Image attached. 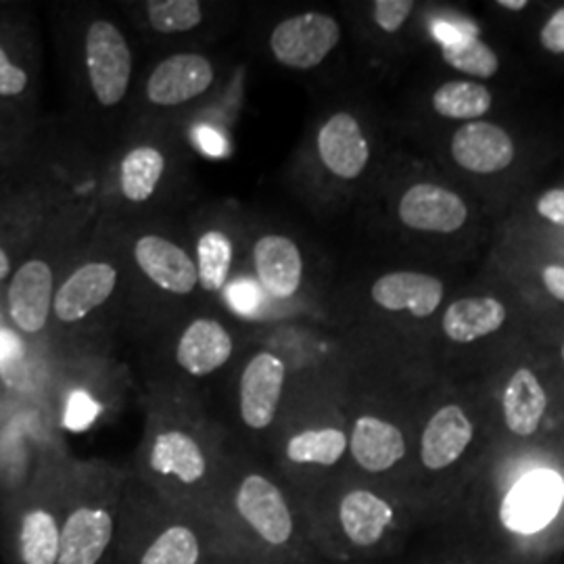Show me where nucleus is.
Returning <instances> with one entry per match:
<instances>
[{
  "mask_svg": "<svg viewBox=\"0 0 564 564\" xmlns=\"http://www.w3.org/2000/svg\"><path fill=\"white\" fill-rule=\"evenodd\" d=\"M253 265L263 289L279 300L293 297L303 281V258L297 242L284 235H263L253 245Z\"/></svg>",
  "mask_w": 564,
  "mask_h": 564,
  "instance_id": "17",
  "label": "nucleus"
},
{
  "mask_svg": "<svg viewBox=\"0 0 564 564\" xmlns=\"http://www.w3.org/2000/svg\"><path fill=\"white\" fill-rule=\"evenodd\" d=\"M61 523L48 508H32L21 517L18 552L23 564H57Z\"/></svg>",
  "mask_w": 564,
  "mask_h": 564,
  "instance_id": "24",
  "label": "nucleus"
},
{
  "mask_svg": "<svg viewBox=\"0 0 564 564\" xmlns=\"http://www.w3.org/2000/svg\"><path fill=\"white\" fill-rule=\"evenodd\" d=\"M11 274V260L7 256V251L0 247V281L7 279Z\"/></svg>",
  "mask_w": 564,
  "mask_h": 564,
  "instance_id": "36",
  "label": "nucleus"
},
{
  "mask_svg": "<svg viewBox=\"0 0 564 564\" xmlns=\"http://www.w3.org/2000/svg\"><path fill=\"white\" fill-rule=\"evenodd\" d=\"M286 383V366L272 351H258L245 364L239 381V414L247 429L263 431L276 421Z\"/></svg>",
  "mask_w": 564,
  "mask_h": 564,
  "instance_id": "6",
  "label": "nucleus"
},
{
  "mask_svg": "<svg viewBox=\"0 0 564 564\" xmlns=\"http://www.w3.org/2000/svg\"><path fill=\"white\" fill-rule=\"evenodd\" d=\"M149 25L160 34H184L199 28L203 4L197 0H151L144 4Z\"/></svg>",
  "mask_w": 564,
  "mask_h": 564,
  "instance_id": "30",
  "label": "nucleus"
},
{
  "mask_svg": "<svg viewBox=\"0 0 564 564\" xmlns=\"http://www.w3.org/2000/svg\"><path fill=\"white\" fill-rule=\"evenodd\" d=\"M216 72L209 57L199 53H178L155 65L147 80V99L158 107H178L205 95Z\"/></svg>",
  "mask_w": 564,
  "mask_h": 564,
  "instance_id": "7",
  "label": "nucleus"
},
{
  "mask_svg": "<svg viewBox=\"0 0 564 564\" xmlns=\"http://www.w3.org/2000/svg\"><path fill=\"white\" fill-rule=\"evenodd\" d=\"M475 426L460 405L440 408L424 426L421 460L429 470H444L456 463L473 442Z\"/></svg>",
  "mask_w": 564,
  "mask_h": 564,
  "instance_id": "19",
  "label": "nucleus"
},
{
  "mask_svg": "<svg viewBox=\"0 0 564 564\" xmlns=\"http://www.w3.org/2000/svg\"><path fill=\"white\" fill-rule=\"evenodd\" d=\"M144 463L158 484L176 494L199 489L212 475L209 449L193 431L182 426H162L153 431Z\"/></svg>",
  "mask_w": 564,
  "mask_h": 564,
  "instance_id": "2",
  "label": "nucleus"
},
{
  "mask_svg": "<svg viewBox=\"0 0 564 564\" xmlns=\"http://www.w3.org/2000/svg\"><path fill=\"white\" fill-rule=\"evenodd\" d=\"M118 268L111 262H86L55 291L53 314L61 324L82 323L111 300L118 289Z\"/></svg>",
  "mask_w": 564,
  "mask_h": 564,
  "instance_id": "8",
  "label": "nucleus"
},
{
  "mask_svg": "<svg viewBox=\"0 0 564 564\" xmlns=\"http://www.w3.org/2000/svg\"><path fill=\"white\" fill-rule=\"evenodd\" d=\"M318 155L324 167L337 178L356 181L362 176L370 162V147L360 121L347 111L330 116L318 132Z\"/></svg>",
  "mask_w": 564,
  "mask_h": 564,
  "instance_id": "14",
  "label": "nucleus"
},
{
  "mask_svg": "<svg viewBox=\"0 0 564 564\" xmlns=\"http://www.w3.org/2000/svg\"><path fill=\"white\" fill-rule=\"evenodd\" d=\"M412 9H414L412 0H377L375 2V21L383 32L393 34V32L402 30Z\"/></svg>",
  "mask_w": 564,
  "mask_h": 564,
  "instance_id": "31",
  "label": "nucleus"
},
{
  "mask_svg": "<svg viewBox=\"0 0 564 564\" xmlns=\"http://www.w3.org/2000/svg\"><path fill=\"white\" fill-rule=\"evenodd\" d=\"M372 300L387 312L431 316L444 300V282L423 272H389L372 284Z\"/></svg>",
  "mask_w": 564,
  "mask_h": 564,
  "instance_id": "16",
  "label": "nucleus"
},
{
  "mask_svg": "<svg viewBox=\"0 0 564 564\" xmlns=\"http://www.w3.org/2000/svg\"><path fill=\"white\" fill-rule=\"evenodd\" d=\"M505 421L510 433L519 437H531L544 419L547 408L545 389L529 368H519L506 384Z\"/></svg>",
  "mask_w": 564,
  "mask_h": 564,
  "instance_id": "21",
  "label": "nucleus"
},
{
  "mask_svg": "<svg viewBox=\"0 0 564 564\" xmlns=\"http://www.w3.org/2000/svg\"><path fill=\"white\" fill-rule=\"evenodd\" d=\"M502 9H508V11H523V9H527V0H500L498 2Z\"/></svg>",
  "mask_w": 564,
  "mask_h": 564,
  "instance_id": "37",
  "label": "nucleus"
},
{
  "mask_svg": "<svg viewBox=\"0 0 564 564\" xmlns=\"http://www.w3.org/2000/svg\"><path fill=\"white\" fill-rule=\"evenodd\" d=\"M337 519L349 544L372 547L383 540L395 521V510L370 489H351L339 502Z\"/></svg>",
  "mask_w": 564,
  "mask_h": 564,
  "instance_id": "18",
  "label": "nucleus"
},
{
  "mask_svg": "<svg viewBox=\"0 0 564 564\" xmlns=\"http://www.w3.org/2000/svg\"><path fill=\"white\" fill-rule=\"evenodd\" d=\"M349 452L366 473H384L403 460L405 440L395 424L377 416H360L351 429Z\"/></svg>",
  "mask_w": 564,
  "mask_h": 564,
  "instance_id": "20",
  "label": "nucleus"
},
{
  "mask_svg": "<svg viewBox=\"0 0 564 564\" xmlns=\"http://www.w3.org/2000/svg\"><path fill=\"white\" fill-rule=\"evenodd\" d=\"M134 262L142 274L172 295H191L197 282L195 260L178 242L162 235H142L134 242Z\"/></svg>",
  "mask_w": 564,
  "mask_h": 564,
  "instance_id": "11",
  "label": "nucleus"
},
{
  "mask_svg": "<svg viewBox=\"0 0 564 564\" xmlns=\"http://www.w3.org/2000/svg\"><path fill=\"white\" fill-rule=\"evenodd\" d=\"M538 212L545 220L564 226V191L554 188L544 193L538 202Z\"/></svg>",
  "mask_w": 564,
  "mask_h": 564,
  "instance_id": "34",
  "label": "nucleus"
},
{
  "mask_svg": "<svg viewBox=\"0 0 564 564\" xmlns=\"http://www.w3.org/2000/svg\"><path fill=\"white\" fill-rule=\"evenodd\" d=\"M228 524L251 552H279L295 540V514L284 491L263 473H245L228 500Z\"/></svg>",
  "mask_w": 564,
  "mask_h": 564,
  "instance_id": "1",
  "label": "nucleus"
},
{
  "mask_svg": "<svg viewBox=\"0 0 564 564\" xmlns=\"http://www.w3.org/2000/svg\"><path fill=\"white\" fill-rule=\"evenodd\" d=\"M398 212L408 228L440 235L456 232L468 218V209L456 193L431 182L410 186L403 193Z\"/></svg>",
  "mask_w": 564,
  "mask_h": 564,
  "instance_id": "12",
  "label": "nucleus"
},
{
  "mask_svg": "<svg viewBox=\"0 0 564 564\" xmlns=\"http://www.w3.org/2000/svg\"><path fill=\"white\" fill-rule=\"evenodd\" d=\"M542 279H544L545 289H547V293L554 297V300H558V302H564V268L563 265H547L544 268V274H542Z\"/></svg>",
  "mask_w": 564,
  "mask_h": 564,
  "instance_id": "35",
  "label": "nucleus"
},
{
  "mask_svg": "<svg viewBox=\"0 0 564 564\" xmlns=\"http://www.w3.org/2000/svg\"><path fill=\"white\" fill-rule=\"evenodd\" d=\"M564 487L556 473L535 470L514 485L502 505V523L510 531L531 533L542 529L561 505Z\"/></svg>",
  "mask_w": 564,
  "mask_h": 564,
  "instance_id": "9",
  "label": "nucleus"
},
{
  "mask_svg": "<svg viewBox=\"0 0 564 564\" xmlns=\"http://www.w3.org/2000/svg\"><path fill=\"white\" fill-rule=\"evenodd\" d=\"M203 544L199 531L191 523H165L144 542L137 564H202Z\"/></svg>",
  "mask_w": 564,
  "mask_h": 564,
  "instance_id": "23",
  "label": "nucleus"
},
{
  "mask_svg": "<svg viewBox=\"0 0 564 564\" xmlns=\"http://www.w3.org/2000/svg\"><path fill=\"white\" fill-rule=\"evenodd\" d=\"M347 445V435L337 426L303 429L289 437L284 456L297 466H335L345 456Z\"/></svg>",
  "mask_w": 564,
  "mask_h": 564,
  "instance_id": "26",
  "label": "nucleus"
},
{
  "mask_svg": "<svg viewBox=\"0 0 564 564\" xmlns=\"http://www.w3.org/2000/svg\"><path fill=\"white\" fill-rule=\"evenodd\" d=\"M165 172V155L153 144L130 149L120 165L121 195L130 203H147L158 191Z\"/></svg>",
  "mask_w": 564,
  "mask_h": 564,
  "instance_id": "25",
  "label": "nucleus"
},
{
  "mask_svg": "<svg viewBox=\"0 0 564 564\" xmlns=\"http://www.w3.org/2000/svg\"><path fill=\"white\" fill-rule=\"evenodd\" d=\"M563 360H564V345H563Z\"/></svg>",
  "mask_w": 564,
  "mask_h": 564,
  "instance_id": "38",
  "label": "nucleus"
},
{
  "mask_svg": "<svg viewBox=\"0 0 564 564\" xmlns=\"http://www.w3.org/2000/svg\"><path fill=\"white\" fill-rule=\"evenodd\" d=\"M444 59L454 69L475 78H491L500 69V59L494 48L475 36L444 42Z\"/></svg>",
  "mask_w": 564,
  "mask_h": 564,
  "instance_id": "29",
  "label": "nucleus"
},
{
  "mask_svg": "<svg viewBox=\"0 0 564 564\" xmlns=\"http://www.w3.org/2000/svg\"><path fill=\"white\" fill-rule=\"evenodd\" d=\"M456 163L475 174H496L514 162V141L491 121H468L452 139Z\"/></svg>",
  "mask_w": 564,
  "mask_h": 564,
  "instance_id": "15",
  "label": "nucleus"
},
{
  "mask_svg": "<svg viewBox=\"0 0 564 564\" xmlns=\"http://www.w3.org/2000/svg\"><path fill=\"white\" fill-rule=\"evenodd\" d=\"M235 260L230 237L220 228L205 230L197 241V282L205 293H220Z\"/></svg>",
  "mask_w": 564,
  "mask_h": 564,
  "instance_id": "27",
  "label": "nucleus"
},
{
  "mask_svg": "<svg viewBox=\"0 0 564 564\" xmlns=\"http://www.w3.org/2000/svg\"><path fill=\"white\" fill-rule=\"evenodd\" d=\"M9 314L21 333L36 335L48 323L55 300V274L44 260H30L9 284Z\"/></svg>",
  "mask_w": 564,
  "mask_h": 564,
  "instance_id": "10",
  "label": "nucleus"
},
{
  "mask_svg": "<svg viewBox=\"0 0 564 564\" xmlns=\"http://www.w3.org/2000/svg\"><path fill=\"white\" fill-rule=\"evenodd\" d=\"M235 341L216 318H195L186 324L176 343V364L188 377L203 379L230 362Z\"/></svg>",
  "mask_w": 564,
  "mask_h": 564,
  "instance_id": "13",
  "label": "nucleus"
},
{
  "mask_svg": "<svg viewBox=\"0 0 564 564\" xmlns=\"http://www.w3.org/2000/svg\"><path fill=\"white\" fill-rule=\"evenodd\" d=\"M542 46L550 53L563 55L564 53V7L556 9L550 20L545 21L542 28Z\"/></svg>",
  "mask_w": 564,
  "mask_h": 564,
  "instance_id": "33",
  "label": "nucleus"
},
{
  "mask_svg": "<svg viewBox=\"0 0 564 564\" xmlns=\"http://www.w3.org/2000/svg\"><path fill=\"white\" fill-rule=\"evenodd\" d=\"M494 97L479 82H445L433 95V109L447 120H477L491 109Z\"/></svg>",
  "mask_w": 564,
  "mask_h": 564,
  "instance_id": "28",
  "label": "nucleus"
},
{
  "mask_svg": "<svg viewBox=\"0 0 564 564\" xmlns=\"http://www.w3.org/2000/svg\"><path fill=\"white\" fill-rule=\"evenodd\" d=\"M28 88V74L0 46V97H18Z\"/></svg>",
  "mask_w": 564,
  "mask_h": 564,
  "instance_id": "32",
  "label": "nucleus"
},
{
  "mask_svg": "<svg viewBox=\"0 0 564 564\" xmlns=\"http://www.w3.org/2000/svg\"><path fill=\"white\" fill-rule=\"evenodd\" d=\"M341 41L339 21L321 11H307L276 23L270 34V53L284 67L314 69Z\"/></svg>",
  "mask_w": 564,
  "mask_h": 564,
  "instance_id": "4",
  "label": "nucleus"
},
{
  "mask_svg": "<svg viewBox=\"0 0 564 564\" xmlns=\"http://www.w3.org/2000/svg\"><path fill=\"white\" fill-rule=\"evenodd\" d=\"M116 533L113 508L99 500L74 506L61 523L57 564H101Z\"/></svg>",
  "mask_w": 564,
  "mask_h": 564,
  "instance_id": "5",
  "label": "nucleus"
},
{
  "mask_svg": "<svg viewBox=\"0 0 564 564\" xmlns=\"http://www.w3.org/2000/svg\"><path fill=\"white\" fill-rule=\"evenodd\" d=\"M84 65L97 102L102 107H118L130 90L132 51L113 21L95 20L88 25Z\"/></svg>",
  "mask_w": 564,
  "mask_h": 564,
  "instance_id": "3",
  "label": "nucleus"
},
{
  "mask_svg": "<svg viewBox=\"0 0 564 564\" xmlns=\"http://www.w3.org/2000/svg\"><path fill=\"white\" fill-rule=\"evenodd\" d=\"M505 321V303L496 297H466L445 310L444 333L454 343H473L500 330Z\"/></svg>",
  "mask_w": 564,
  "mask_h": 564,
  "instance_id": "22",
  "label": "nucleus"
}]
</instances>
